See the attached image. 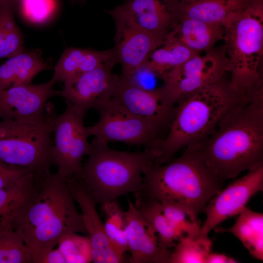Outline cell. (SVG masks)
<instances>
[{"label":"cell","instance_id":"cell-1","mask_svg":"<svg viewBox=\"0 0 263 263\" xmlns=\"http://www.w3.org/2000/svg\"><path fill=\"white\" fill-rule=\"evenodd\" d=\"M195 145L218 178L225 181L263 165V91L245 95Z\"/></svg>","mask_w":263,"mask_h":263},{"label":"cell","instance_id":"cell-2","mask_svg":"<svg viewBox=\"0 0 263 263\" xmlns=\"http://www.w3.org/2000/svg\"><path fill=\"white\" fill-rule=\"evenodd\" d=\"M224 182L207 165L195 145L185 148L178 158L168 163H151L144 169L141 190L163 205L179 208L198 222L210 199Z\"/></svg>","mask_w":263,"mask_h":263},{"label":"cell","instance_id":"cell-3","mask_svg":"<svg viewBox=\"0 0 263 263\" xmlns=\"http://www.w3.org/2000/svg\"><path fill=\"white\" fill-rule=\"evenodd\" d=\"M75 202L67 179L48 172L17 225L32 263H41L63 236L73 233L87 234Z\"/></svg>","mask_w":263,"mask_h":263},{"label":"cell","instance_id":"cell-4","mask_svg":"<svg viewBox=\"0 0 263 263\" xmlns=\"http://www.w3.org/2000/svg\"><path fill=\"white\" fill-rule=\"evenodd\" d=\"M246 95L234 89L225 75L180 99L168 132L154 150V164L168 163L180 150L201 141Z\"/></svg>","mask_w":263,"mask_h":263},{"label":"cell","instance_id":"cell-5","mask_svg":"<svg viewBox=\"0 0 263 263\" xmlns=\"http://www.w3.org/2000/svg\"><path fill=\"white\" fill-rule=\"evenodd\" d=\"M223 25L232 87L244 94L263 91V0H249Z\"/></svg>","mask_w":263,"mask_h":263},{"label":"cell","instance_id":"cell-6","mask_svg":"<svg viewBox=\"0 0 263 263\" xmlns=\"http://www.w3.org/2000/svg\"><path fill=\"white\" fill-rule=\"evenodd\" d=\"M87 156L80 171L73 177L82 182L101 205L140 190L145 168L156 159L153 149L139 152L117 150L94 139Z\"/></svg>","mask_w":263,"mask_h":263},{"label":"cell","instance_id":"cell-7","mask_svg":"<svg viewBox=\"0 0 263 263\" xmlns=\"http://www.w3.org/2000/svg\"><path fill=\"white\" fill-rule=\"evenodd\" d=\"M45 114L37 123L0 121V163L39 173L50 171L54 165L51 135L57 117L53 104L47 103Z\"/></svg>","mask_w":263,"mask_h":263},{"label":"cell","instance_id":"cell-8","mask_svg":"<svg viewBox=\"0 0 263 263\" xmlns=\"http://www.w3.org/2000/svg\"><path fill=\"white\" fill-rule=\"evenodd\" d=\"M97 110L99 120L87 127V130L99 143L120 142L155 150L164 138V130L153 122L131 113L113 97Z\"/></svg>","mask_w":263,"mask_h":263},{"label":"cell","instance_id":"cell-9","mask_svg":"<svg viewBox=\"0 0 263 263\" xmlns=\"http://www.w3.org/2000/svg\"><path fill=\"white\" fill-rule=\"evenodd\" d=\"M228 72L223 46L212 48L204 55L193 56L167 73L162 77L160 89L167 100L176 105L183 97L216 82Z\"/></svg>","mask_w":263,"mask_h":263},{"label":"cell","instance_id":"cell-10","mask_svg":"<svg viewBox=\"0 0 263 263\" xmlns=\"http://www.w3.org/2000/svg\"><path fill=\"white\" fill-rule=\"evenodd\" d=\"M66 103L65 111L57 116L55 122L53 160L57 168L56 173L68 179L80 171L83 158L90 152L91 143L88 142L90 135L83 123L85 114Z\"/></svg>","mask_w":263,"mask_h":263},{"label":"cell","instance_id":"cell-11","mask_svg":"<svg viewBox=\"0 0 263 263\" xmlns=\"http://www.w3.org/2000/svg\"><path fill=\"white\" fill-rule=\"evenodd\" d=\"M117 63L116 58H113L98 68L65 81L58 96L84 114L91 109H98L114 97L120 80L112 72Z\"/></svg>","mask_w":263,"mask_h":263},{"label":"cell","instance_id":"cell-12","mask_svg":"<svg viewBox=\"0 0 263 263\" xmlns=\"http://www.w3.org/2000/svg\"><path fill=\"white\" fill-rule=\"evenodd\" d=\"M106 12L115 22L113 49L122 67L120 77L125 78L148 60L151 53L163 44L166 36L141 29L114 8Z\"/></svg>","mask_w":263,"mask_h":263},{"label":"cell","instance_id":"cell-13","mask_svg":"<svg viewBox=\"0 0 263 263\" xmlns=\"http://www.w3.org/2000/svg\"><path fill=\"white\" fill-rule=\"evenodd\" d=\"M263 190V165L248 171L210 199L205 211L206 218L200 227L199 235L207 237L220 224L238 215L250 199Z\"/></svg>","mask_w":263,"mask_h":263},{"label":"cell","instance_id":"cell-14","mask_svg":"<svg viewBox=\"0 0 263 263\" xmlns=\"http://www.w3.org/2000/svg\"><path fill=\"white\" fill-rule=\"evenodd\" d=\"M50 81L39 84H23L0 90V117L37 123L45 118V109L51 97L58 96Z\"/></svg>","mask_w":263,"mask_h":263},{"label":"cell","instance_id":"cell-15","mask_svg":"<svg viewBox=\"0 0 263 263\" xmlns=\"http://www.w3.org/2000/svg\"><path fill=\"white\" fill-rule=\"evenodd\" d=\"M75 202L81 210L82 220L90 240L93 262L94 263H122L125 258L119 255L113 248L106 235L104 224L96 210V200L85 185L78 179H67Z\"/></svg>","mask_w":263,"mask_h":263},{"label":"cell","instance_id":"cell-16","mask_svg":"<svg viewBox=\"0 0 263 263\" xmlns=\"http://www.w3.org/2000/svg\"><path fill=\"white\" fill-rule=\"evenodd\" d=\"M160 87L151 91L144 90L120 78L113 98L131 113L153 122L167 133L176 105L166 99Z\"/></svg>","mask_w":263,"mask_h":263},{"label":"cell","instance_id":"cell-17","mask_svg":"<svg viewBox=\"0 0 263 263\" xmlns=\"http://www.w3.org/2000/svg\"><path fill=\"white\" fill-rule=\"evenodd\" d=\"M177 0H127L114 8L141 29L167 36L178 20Z\"/></svg>","mask_w":263,"mask_h":263},{"label":"cell","instance_id":"cell-18","mask_svg":"<svg viewBox=\"0 0 263 263\" xmlns=\"http://www.w3.org/2000/svg\"><path fill=\"white\" fill-rule=\"evenodd\" d=\"M125 211L128 225V251L132 263H169V249L159 244L157 235L128 198Z\"/></svg>","mask_w":263,"mask_h":263},{"label":"cell","instance_id":"cell-19","mask_svg":"<svg viewBox=\"0 0 263 263\" xmlns=\"http://www.w3.org/2000/svg\"><path fill=\"white\" fill-rule=\"evenodd\" d=\"M225 28L219 23L190 18L179 19L166 36L198 53L207 52L224 38Z\"/></svg>","mask_w":263,"mask_h":263},{"label":"cell","instance_id":"cell-20","mask_svg":"<svg viewBox=\"0 0 263 263\" xmlns=\"http://www.w3.org/2000/svg\"><path fill=\"white\" fill-rule=\"evenodd\" d=\"M113 58H116L113 48L105 51L67 48L57 61L52 79L55 83L63 82L98 68Z\"/></svg>","mask_w":263,"mask_h":263},{"label":"cell","instance_id":"cell-21","mask_svg":"<svg viewBox=\"0 0 263 263\" xmlns=\"http://www.w3.org/2000/svg\"><path fill=\"white\" fill-rule=\"evenodd\" d=\"M248 1L249 0H188L178 2V19L190 18L223 25L230 16L243 10Z\"/></svg>","mask_w":263,"mask_h":263},{"label":"cell","instance_id":"cell-22","mask_svg":"<svg viewBox=\"0 0 263 263\" xmlns=\"http://www.w3.org/2000/svg\"><path fill=\"white\" fill-rule=\"evenodd\" d=\"M47 69L37 52H23L9 57L0 66V90L30 84L38 73Z\"/></svg>","mask_w":263,"mask_h":263},{"label":"cell","instance_id":"cell-23","mask_svg":"<svg viewBox=\"0 0 263 263\" xmlns=\"http://www.w3.org/2000/svg\"><path fill=\"white\" fill-rule=\"evenodd\" d=\"M229 228L217 226V233L228 232L236 237L252 256L263 261V214L244 207Z\"/></svg>","mask_w":263,"mask_h":263},{"label":"cell","instance_id":"cell-24","mask_svg":"<svg viewBox=\"0 0 263 263\" xmlns=\"http://www.w3.org/2000/svg\"><path fill=\"white\" fill-rule=\"evenodd\" d=\"M134 205L155 231L160 245L166 249L174 247L175 241L184 234L176 229L165 215L161 203L144 194L141 190L134 192Z\"/></svg>","mask_w":263,"mask_h":263},{"label":"cell","instance_id":"cell-25","mask_svg":"<svg viewBox=\"0 0 263 263\" xmlns=\"http://www.w3.org/2000/svg\"><path fill=\"white\" fill-rule=\"evenodd\" d=\"M19 215L15 212L0 218V263H32L30 250L17 229Z\"/></svg>","mask_w":263,"mask_h":263},{"label":"cell","instance_id":"cell-26","mask_svg":"<svg viewBox=\"0 0 263 263\" xmlns=\"http://www.w3.org/2000/svg\"><path fill=\"white\" fill-rule=\"evenodd\" d=\"M45 174L32 172L17 183L0 189V218L26 207L38 192Z\"/></svg>","mask_w":263,"mask_h":263},{"label":"cell","instance_id":"cell-27","mask_svg":"<svg viewBox=\"0 0 263 263\" xmlns=\"http://www.w3.org/2000/svg\"><path fill=\"white\" fill-rule=\"evenodd\" d=\"M16 10L14 0H0V59L23 52L21 33L15 20Z\"/></svg>","mask_w":263,"mask_h":263},{"label":"cell","instance_id":"cell-28","mask_svg":"<svg viewBox=\"0 0 263 263\" xmlns=\"http://www.w3.org/2000/svg\"><path fill=\"white\" fill-rule=\"evenodd\" d=\"M197 54L166 37L163 44L151 53L147 62L150 69L162 79L170 70Z\"/></svg>","mask_w":263,"mask_h":263},{"label":"cell","instance_id":"cell-29","mask_svg":"<svg viewBox=\"0 0 263 263\" xmlns=\"http://www.w3.org/2000/svg\"><path fill=\"white\" fill-rule=\"evenodd\" d=\"M105 216L104 227L106 235L114 250L124 257L128 251V225L125 211L119 206L116 199L101 205Z\"/></svg>","mask_w":263,"mask_h":263},{"label":"cell","instance_id":"cell-30","mask_svg":"<svg viewBox=\"0 0 263 263\" xmlns=\"http://www.w3.org/2000/svg\"><path fill=\"white\" fill-rule=\"evenodd\" d=\"M177 241L169 263H206L212 246L208 236L184 235Z\"/></svg>","mask_w":263,"mask_h":263},{"label":"cell","instance_id":"cell-31","mask_svg":"<svg viewBox=\"0 0 263 263\" xmlns=\"http://www.w3.org/2000/svg\"><path fill=\"white\" fill-rule=\"evenodd\" d=\"M57 245L66 263L93 262L91 244L88 236L79 235L77 233L67 234L60 239Z\"/></svg>","mask_w":263,"mask_h":263},{"label":"cell","instance_id":"cell-32","mask_svg":"<svg viewBox=\"0 0 263 263\" xmlns=\"http://www.w3.org/2000/svg\"><path fill=\"white\" fill-rule=\"evenodd\" d=\"M17 9L26 19L35 23H41L47 20L56 7L54 0H19Z\"/></svg>","mask_w":263,"mask_h":263},{"label":"cell","instance_id":"cell-33","mask_svg":"<svg viewBox=\"0 0 263 263\" xmlns=\"http://www.w3.org/2000/svg\"><path fill=\"white\" fill-rule=\"evenodd\" d=\"M162 206L168 219L184 235L193 236L199 235L201 226L199 222L192 220L185 211L172 206L163 204Z\"/></svg>","mask_w":263,"mask_h":263},{"label":"cell","instance_id":"cell-34","mask_svg":"<svg viewBox=\"0 0 263 263\" xmlns=\"http://www.w3.org/2000/svg\"><path fill=\"white\" fill-rule=\"evenodd\" d=\"M147 61L134 70L128 76L125 78L120 77L121 79L131 85L144 90L151 91L159 88L156 87L155 79L161 78L150 69Z\"/></svg>","mask_w":263,"mask_h":263},{"label":"cell","instance_id":"cell-35","mask_svg":"<svg viewBox=\"0 0 263 263\" xmlns=\"http://www.w3.org/2000/svg\"><path fill=\"white\" fill-rule=\"evenodd\" d=\"M32 172L35 171L0 163V189L17 183Z\"/></svg>","mask_w":263,"mask_h":263},{"label":"cell","instance_id":"cell-36","mask_svg":"<svg viewBox=\"0 0 263 263\" xmlns=\"http://www.w3.org/2000/svg\"><path fill=\"white\" fill-rule=\"evenodd\" d=\"M237 260L225 254L209 253L207 257L206 263H236Z\"/></svg>","mask_w":263,"mask_h":263},{"label":"cell","instance_id":"cell-37","mask_svg":"<svg viewBox=\"0 0 263 263\" xmlns=\"http://www.w3.org/2000/svg\"><path fill=\"white\" fill-rule=\"evenodd\" d=\"M41 263H66L65 257L59 249H53L43 257Z\"/></svg>","mask_w":263,"mask_h":263},{"label":"cell","instance_id":"cell-38","mask_svg":"<svg viewBox=\"0 0 263 263\" xmlns=\"http://www.w3.org/2000/svg\"><path fill=\"white\" fill-rule=\"evenodd\" d=\"M178 2H183L185 1H187L188 0H177Z\"/></svg>","mask_w":263,"mask_h":263},{"label":"cell","instance_id":"cell-39","mask_svg":"<svg viewBox=\"0 0 263 263\" xmlns=\"http://www.w3.org/2000/svg\"><path fill=\"white\" fill-rule=\"evenodd\" d=\"M74 0L77 1H81V2L84 1V0Z\"/></svg>","mask_w":263,"mask_h":263},{"label":"cell","instance_id":"cell-40","mask_svg":"<svg viewBox=\"0 0 263 263\" xmlns=\"http://www.w3.org/2000/svg\"><path fill=\"white\" fill-rule=\"evenodd\" d=\"M14 0L16 1V3H17V2H18V1L19 0Z\"/></svg>","mask_w":263,"mask_h":263}]
</instances>
